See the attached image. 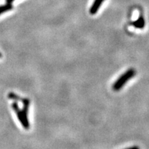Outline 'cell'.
<instances>
[{"label": "cell", "mask_w": 149, "mask_h": 149, "mask_svg": "<svg viewBox=\"0 0 149 149\" xmlns=\"http://www.w3.org/2000/svg\"><path fill=\"white\" fill-rule=\"evenodd\" d=\"M21 102L23 104V108L22 109L19 107L18 104L17 102H15L12 104V108L15 112L17 117L19 121L23 127L25 129L29 130L30 128V124L29 117H28V115H29V109L30 107V100L27 98H22Z\"/></svg>", "instance_id": "obj_1"}, {"label": "cell", "mask_w": 149, "mask_h": 149, "mask_svg": "<svg viewBox=\"0 0 149 149\" xmlns=\"http://www.w3.org/2000/svg\"><path fill=\"white\" fill-rule=\"evenodd\" d=\"M135 74L136 71L134 68H130V69L126 70L114 83V84L113 86V90L115 91H120L130 79L135 77Z\"/></svg>", "instance_id": "obj_2"}, {"label": "cell", "mask_w": 149, "mask_h": 149, "mask_svg": "<svg viewBox=\"0 0 149 149\" xmlns=\"http://www.w3.org/2000/svg\"><path fill=\"white\" fill-rule=\"evenodd\" d=\"M8 97L9 99H10V100H15V101H17H17L21 102L22 100V98L20 97L19 96H18L17 95H16L15 93H9Z\"/></svg>", "instance_id": "obj_6"}, {"label": "cell", "mask_w": 149, "mask_h": 149, "mask_svg": "<svg viewBox=\"0 0 149 149\" xmlns=\"http://www.w3.org/2000/svg\"><path fill=\"white\" fill-rule=\"evenodd\" d=\"M0 57H1V53H0Z\"/></svg>", "instance_id": "obj_8"}, {"label": "cell", "mask_w": 149, "mask_h": 149, "mask_svg": "<svg viewBox=\"0 0 149 149\" xmlns=\"http://www.w3.org/2000/svg\"><path fill=\"white\" fill-rule=\"evenodd\" d=\"M131 24L133 26L137 28V29H144V26H145V19H144V18L142 16H140L138 19H137V20H135V21L132 22Z\"/></svg>", "instance_id": "obj_4"}, {"label": "cell", "mask_w": 149, "mask_h": 149, "mask_svg": "<svg viewBox=\"0 0 149 149\" xmlns=\"http://www.w3.org/2000/svg\"><path fill=\"white\" fill-rule=\"evenodd\" d=\"M15 0H6V2L8 3H12L13 1H14Z\"/></svg>", "instance_id": "obj_7"}, {"label": "cell", "mask_w": 149, "mask_h": 149, "mask_svg": "<svg viewBox=\"0 0 149 149\" xmlns=\"http://www.w3.org/2000/svg\"><path fill=\"white\" fill-rule=\"evenodd\" d=\"M104 1V0H95L90 8V13L91 15H95Z\"/></svg>", "instance_id": "obj_3"}, {"label": "cell", "mask_w": 149, "mask_h": 149, "mask_svg": "<svg viewBox=\"0 0 149 149\" xmlns=\"http://www.w3.org/2000/svg\"><path fill=\"white\" fill-rule=\"evenodd\" d=\"M12 9H13L12 3H7V4L1 6H0V15L3 13L7 12V11L12 10Z\"/></svg>", "instance_id": "obj_5"}]
</instances>
